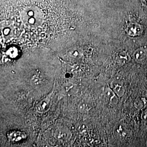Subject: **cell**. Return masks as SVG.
I'll list each match as a JSON object with an SVG mask.
<instances>
[{
  "label": "cell",
  "instance_id": "52a82bcc",
  "mask_svg": "<svg viewBox=\"0 0 147 147\" xmlns=\"http://www.w3.org/2000/svg\"><path fill=\"white\" fill-rule=\"evenodd\" d=\"M118 62L121 64H125L129 61L130 57L125 52L119 53L117 57Z\"/></svg>",
  "mask_w": 147,
  "mask_h": 147
},
{
  "label": "cell",
  "instance_id": "ba28073f",
  "mask_svg": "<svg viewBox=\"0 0 147 147\" xmlns=\"http://www.w3.org/2000/svg\"><path fill=\"white\" fill-rule=\"evenodd\" d=\"M134 105L137 109H142L145 106V102L142 98H138L135 101Z\"/></svg>",
  "mask_w": 147,
  "mask_h": 147
},
{
  "label": "cell",
  "instance_id": "3957f363",
  "mask_svg": "<svg viewBox=\"0 0 147 147\" xmlns=\"http://www.w3.org/2000/svg\"><path fill=\"white\" fill-rule=\"evenodd\" d=\"M104 94L111 106H115L117 104L118 96L112 89L110 88H106L104 91Z\"/></svg>",
  "mask_w": 147,
  "mask_h": 147
},
{
  "label": "cell",
  "instance_id": "9c48e42d",
  "mask_svg": "<svg viewBox=\"0 0 147 147\" xmlns=\"http://www.w3.org/2000/svg\"><path fill=\"white\" fill-rule=\"evenodd\" d=\"M117 131H118V133H119L121 136L125 137V136L126 135V129L124 126H119L117 130Z\"/></svg>",
  "mask_w": 147,
  "mask_h": 147
},
{
  "label": "cell",
  "instance_id": "277c9868",
  "mask_svg": "<svg viewBox=\"0 0 147 147\" xmlns=\"http://www.w3.org/2000/svg\"><path fill=\"white\" fill-rule=\"evenodd\" d=\"M133 57L137 61L141 62L147 58V50L143 47H140L136 50L133 53Z\"/></svg>",
  "mask_w": 147,
  "mask_h": 147
},
{
  "label": "cell",
  "instance_id": "30bf717a",
  "mask_svg": "<svg viewBox=\"0 0 147 147\" xmlns=\"http://www.w3.org/2000/svg\"><path fill=\"white\" fill-rule=\"evenodd\" d=\"M141 119L144 123H147V109L142 112Z\"/></svg>",
  "mask_w": 147,
  "mask_h": 147
},
{
  "label": "cell",
  "instance_id": "6da1fadb",
  "mask_svg": "<svg viewBox=\"0 0 147 147\" xmlns=\"http://www.w3.org/2000/svg\"><path fill=\"white\" fill-rule=\"evenodd\" d=\"M51 98V95H50L40 101L36 107L37 112L39 113H44L49 110L50 107Z\"/></svg>",
  "mask_w": 147,
  "mask_h": 147
},
{
  "label": "cell",
  "instance_id": "8992f818",
  "mask_svg": "<svg viewBox=\"0 0 147 147\" xmlns=\"http://www.w3.org/2000/svg\"><path fill=\"white\" fill-rule=\"evenodd\" d=\"M71 133L68 130L64 129H59L56 132V137L59 140H68L71 137Z\"/></svg>",
  "mask_w": 147,
  "mask_h": 147
},
{
  "label": "cell",
  "instance_id": "5b68a950",
  "mask_svg": "<svg viewBox=\"0 0 147 147\" xmlns=\"http://www.w3.org/2000/svg\"><path fill=\"white\" fill-rule=\"evenodd\" d=\"M111 89L116 93L119 97L123 96L125 93V88L122 84L117 82H113L111 84Z\"/></svg>",
  "mask_w": 147,
  "mask_h": 147
},
{
  "label": "cell",
  "instance_id": "7a4b0ae2",
  "mask_svg": "<svg viewBox=\"0 0 147 147\" xmlns=\"http://www.w3.org/2000/svg\"><path fill=\"white\" fill-rule=\"evenodd\" d=\"M143 31L142 27L136 23H132L129 25L126 28V32L127 34L132 37H135L140 35Z\"/></svg>",
  "mask_w": 147,
  "mask_h": 147
}]
</instances>
